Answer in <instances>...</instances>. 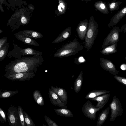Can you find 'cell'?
Returning <instances> with one entry per match:
<instances>
[{
	"mask_svg": "<svg viewBox=\"0 0 126 126\" xmlns=\"http://www.w3.org/2000/svg\"><path fill=\"white\" fill-rule=\"evenodd\" d=\"M71 33V28L66 29L52 42V43H56L65 40L70 36Z\"/></svg>",
	"mask_w": 126,
	"mask_h": 126,
	"instance_id": "2e32d148",
	"label": "cell"
},
{
	"mask_svg": "<svg viewBox=\"0 0 126 126\" xmlns=\"http://www.w3.org/2000/svg\"><path fill=\"white\" fill-rule=\"evenodd\" d=\"M44 118L48 126H58L55 122L46 116H45Z\"/></svg>",
	"mask_w": 126,
	"mask_h": 126,
	"instance_id": "4dcf8cb0",
	"label": "cell"
},
{
	"mask_svg": "<svg viewBox=\"0 0 126 126\" xmlns=\"http://www.w3.org/2000/svg\"><path fill=\"white\" fill-rule=\"evenodd\" d=\"M126 15V6L122 8L111 18L108 24L109 28L116 25Z\"/></svg>",
	"mask_w": 126,
	"mask_h": 126,
	"instance_id": "7c38bea8",
	"label": "cell"
},
{
	"mask_svg": "<svg viewBox=\"0 0 126 126\" xmlns=\"http://www.w3.org/2000/svg\"><path fill=\"white\" fill-rule=\"evenodd\" d=\"M121 29V31L123 32L124 33L126 32V23L122 26Z\"/></svg>",
	"mask_w": 126,
	"mask_h": 126,
	"instance_id": "d590c367",
	"label": "cell"
},
{
	"mask_svg": "<svg viewBox=\"0 0 126 126\" xmlns=\"http://www.w3.org/2000/svg\"><path fill=\"white\" fill-rule=\"evenodd\" d=\"M0 121L1 123H5L6 122L5 113L4 111L0 107Z\"/></svg>",
	"mask_w": 126,
	"mask_h": 126,
	"instance_id": "f546056e",
	"label": "cell"
},
{
	"mask_svg": "<svg viewBox=\"0 0 126 126\" xmlns=\"http://www.w3.org/2000/svg\"><path fill=\"white\" fill-rule=\"evenodd\" d=\"M116 0H112V1H116Z\"/></svg>",
	"mask_w": 126,
	"mask_h": 126,
	"instance_id": "b9f144b4",
	"label": "cell"
},
{
	"mask_svg": "<svg viewBox=\"0 0 126 126\" xmlns=\"http://www.w3.org/2000/svg\"><path fill=\"white\" fill-rule=\"evenodd\" d=\"M104 106L96 108L88 100L84 104L82 108V112L84 115L91 120H95L97 112L102 109Z\"/></svg>",
	"mask_w": 126,
	"mask_h": 126,
	"instance_id": "ba28073f",
	"label": "cell"
},
{
	"mask_svg": "<svg viewBox=\"0 0 126 126\" xmlns=\"http://www.w3.org/2000/svg\"><path fill=\"white\" fill-rule=\"evenodd\" d=\"M44 60L42 55L24 56L11 61L5 67L4 75L20 72L36 73Z\"/></svg>",
	"mask_w": 126,
	"mask_h": 126,
	"instance_id": "6da1fadb",
	"label": "cell"
},
{
	"mask_svg": "<svg viewBox=\"0 0 126 126\" xmlns=\"http://www.w3.org/2000/svg\"><path fill=\"white\" fill-rule=\"evenodd\" d=\"M51 89L58 95L61 100L66 105L68 101L67 92L65 89L63 88L57 87H54L52 86Z\"/></svg>",
	"mask_w": 126,
	"mask_h": 126,
	"instance_id": "4fadbf2b",
	"label": "cell"
},
{
	"mask_svg": "<svg viewBox=\"0 0 126 126\" xmlns=\"http://www.w3.org/2000/svg\"><path fill=\"white\" fill-rule=\"evenodd\" d=\"M109 107L111 111L110 121H114L117 117L122 115L123 110L121 104L115 95L113 97Z\"/></svg>",
	"mask_w": 126,
	"mask_h": 126,
	"instance_id": "5b68a950",
	"label": "cell"
},
{
	"mask_svg": "<svg viewBox=\"0 0 126 126\" xmlns=\"http://www.w3.org/2000/svg\"><path fill=\"white\" fill-rule=\"evenodd\" d=\"M60 5L64 9V6L63 5V4L62 3H60Z\"/></svg>",
	"mask_w": 126,
	"mask_h": 126,
	"instance_id": "ab89813d",
	"label": "cell"
},
{
	"mask_svg": "<svg viewBox=\"0 0 126 126\" xmlns=\"http://www.w3.org/2000/svg\"><path fill=\"white\" fill-rule=\"evenodd\" d=\"M33 98L37 104L40 106L44 105V99L40 92L38 90H36L33 93Z\"/></svg>",
	"mask_w": 126,
	"mask_h": 126,
	"instance_id": "cb8c5ba5",
	"label": "cell"
},
{
	"mask_svg": "<svg viewBox=\"0 0 126 126\" xmlns=\"http://www.w3.org/2000/svg\"><path fill=\"white\" fill-rule=\"evenodd\" d=\"M14 35L18 40L25 44L32 45L37 47L39 46V44L33 38L22 34L15 33Z\"/></svg>",
	"mask_w": 126,
	"mask_h": 126,
	"instance_id": "5bb4252c",
	"label": "cell"
},
{
	"mask_svg": "<svg viewBox=\"0 0 126 126\" xmlns=\"http://www.w3.org/2000/svg\"><path fill=\"white\" fill-rule=\"evenodd\" d=\"M117 43L105 47L100 51L103 54L105 55H109L116 52L117 50Z\"/></svg>",
	"mask_w": 126,
	"mask_h": 126,
	"instance_id": "603a6c76",
	"label": "cell"
},
{
	"mask_svg": "<svg viewBox=\"0 0 126 126\" xmlns=\"http://www.w3.org/2000/svg\"><path fill=\"white\" fill-rule=\"evenodd\" d=\"M83 82V72H80L77 78L75 79L74 84V89L75 92L78 93L80 90Z\"/></svg>",
	"mask_w": 126,
	"mask_h": 126,
	"instance_id": "7402d4cb",
	"label": "cell"
},
{
	"mask_svg": "<svg viewBox=\"0 0 126 126\" xmlns=\"http://www.w3.org/2000/svg\"><path fill=\"white\" fill-rule=\"evenodd\" d=\"M23 113L25 126H35V124L30 117L25 111H23Z\"/></svg>",
	"mask_w": 126,
	"mask_h": 126,
	"instance_id": "83f0119b",
	"label": "cell"
},
{
	"mask_svg": "<svg viewBox=\"0 0 126 126\" xmlns=\"http://www.w3.org/2000/svg\"><path fill=\"white\" fill-rule=\"evenodd\" d=\"M19 116L22 126H25L23 111L22 107L20 105L18 106Z\"/></svg>",
	"mask_w": 126,
	"mask_h": 126,
	"instance_id": "f1b7e54d",
	"label": "cell"
},
{
	"mask_svg": "<svg viewBox=\"0 0 126 126\" xmlns=\"http://www.w3.org/2000/svg\"><path fill=\"white\" fill-rule=\"evenodd\" d=\"M78 60L79 62L80 63L83 62L85 61V59L82 57H80Z\"/></svg>",
	"mask_w": 126,
	"mask_h": 126,
	"instance_id": "74e56055",
	"label": "cell"
},
{
	"mask_svg": "<svg viewBox=\"0 0 126 126\" xmlns=\"http://www.w3.org/2000/svg\"><path fill=\"white\" fill-rule=\"evenodd\" d=\"M27 7L28 9V10L30 12L32 13L34 10L35 9L34 5L32 4H28Z\"/></svg>",
	"mask_w": 126,
	"mask_h": 126,
	"instance_id": "e575fe53",
	"label": "cell"
},
{
	"mask_svg": "<svg viewBox=\"0 0 126 126\" xmlns=\"http://www.w3.org/2000/svg\"><path fill=\"white\" fill-rule=\"evenodd\" d=\"M19 92L16 90L15 91L4 90L1 89L0 90V98H5L10 97Z\"/></svg>",
	"mask_w": 126,
	"mask_h": 126,
	"instance_id": "d4e9b609",
	"label": "cell"
},
{
	"mask_svg": "<svg viewBox=\"0 0 126 126\" xmlns=\"http://www.w3.org/2000/svg\"></svg>",
	"mask_w": 126,
	"mask_h": 126,
	"instance_id": "ee69618b",
	"label": "cell"
},
{
	"mask_svg": "<svg viewBox=\"0 0 126 126\" xmlns=\"http://www.w3.org/2000/svg\"><path fill=\"white\" fill-rule=\"evenodd\" d=\"M110 92L106 90H94L89 92L85 96V98L90 99L101 95L108 93Z\"/></svg>",
	"mask_w": 126,
	"mask_h": 126,
	"instance_id": "44dd1931",
	"label": "cell"
},
{
	"mask_svg": "<svg viewBox=\"0 0 126 126\" xmlns=\"http://www.w3.org/2000/svg\"><path fill=\"white\" fill-rule=\"evenodd\" d=\"M48 93L50 101L52 104L60 108H67L66 105L61 100L57 94L51 88L49 89Z\"/></svg>",
	"mask_w": 126,
	"mask_h": 126,
	"instance_id": "8fae6325",
	"label": "cell"
},
{
	"mask_svg": "<svg viewBox=\"0 0 126 126\" xmlns=\"http://www.w3.org/2000/svg\"><path fill=\"white\" fill-rule=\"evenodd\" d=\"M7 38L3 37L0 39V48H1L3 45L7 41Z\"/></svg>",
	"mask_w": 126,
	"mask_h": 126,
	"instance_id": "836d02e7",
	"label": "cell"
},
{
	"mask_svg": "<svg viewBox=\"0 0 126 126\" xmlns=\"http://www.w3.org/2000/svg\"><path fill=\"white\" fill-rule=\"evenodd\" d=\"M110 93H107L103 94L101 96H98L93 98L90 99V100L96 101L97 103L95 107L96 108L105 106L108 101Z\"/></svg>",
	"mask_w": 126,
	"mask_h": 126,
	"instance_id": "9a60e30c",
	"label": "cell"
},
{
	"mask_svg": "<svg viewBox=\"0 0 126 126\" xmlns=\"http://www.w3.org/2000/svg\"><path fill=\"white\" fill-rule=\"evenodd\" d=\"M100 61V65L104 70L114 75L119 73V71L117 70L115 65L110 61L101 57Z\"/></svg>",
	"mask_w": 126,
	"mask_h": 126,
	"instance_id": "30bf717a",
	"label": "cell"
},
{
	"mask_svg": "<svg viewBox=\"0 0 126 126\" xmlns=\"http://www.w3.org/2000/svg\"><path fill=\"white\" fill-rule=\"evenodd\" d=\"M17 33L35 39L41 38L43 36L42 34L40 32L34 30H25L18 32Z\"/></svg>",
	"mask_w": 126,
	"mask_h": 126,
	"instance_id": "e0dca14e",
	"label": "cell"
},
{
	"mask_svg": "<svg viewBox=\"0 0 126 126\" xmlns=\"http://www.w3.org/2000/svg\"><path fill=\"white\" fill-rule=\"evenodd\" d=\"M121 29L118 27H114L111 30L104 40L101 48L103 49L118 42Z\"/></svg>",
	"mask_w": 126,
	"mask_h": 126,
	"instance_id": "52a82bcc",
	"label": "cell"
},
{
	"mask_svg": "<svg viewBox=\"0 0 126 126\" xmlns=\"http://www.w3.org/2000/svg\"><path fill=\"white\" fill-rule=\"evenodd\" d=\"M58 10L61 12H62V10L61 9V7L60 5H59L58 7Z\"/></svg>",
	"mask_w": 126,
	"mask_h": 126,
	"instance_id": "f35d334b",
	"label": "cell"
},
{
	"mask_svg": "<svg viewBox=\"0 0 126 126\" xmlns=\"http://www.w3.org/2000/svg\"><path fill=\"white\" fill-rule=\"evenodd\" d=\"M0 33H1L2 32H3V31L2 30H1V29L0 30Z\"/></svg>",
	"mask_w": 126,
	"mask_h": 126,
	"instance_id": "60d3db41",
	"label": "cell"
},
{
	"mask_svg": "<svg viewBox=\"0 0 126 126\" xmlns=\"http://www.w3.org/2000/svg\"><path fill=\"white\" fill-rule=\"evenodd\" d=\"M8 122L11 126H22L20 119L18 108L11 104L7 112Z\"/></svg>",
	"mask_w": 126,
	"mask_h": 126,
	"instance_id": "8992f818",
	"label": "cell"
},
{
	"mask_svg": "<svg viewBox=\"0 0 126 126\" xmlns=\"http://www.w3.org/2000/svg\"><path fill=\"white\" fill-rule=\"evenodd\" d=\"M121 69L123 70H126V64H122L121 66Z\"/></svg>",
	"mask_w": 126,
	"mask_h": 126,
	"instance_id": "8d00e7d4",
	"label": "cell"
},
{
	"mask_svg": "<svg viewBox=\"0 0 126 126\" xmlns=\"http://www.w3.org/2000/svg\"><path fill=\"white\" fill-rule=\"evenodd\" d=\"M9 44L7 41L0 48V62L4 60L5 58L6 55H7L8 52V49Z\"/></svg>",
	"mask_w": 126,
	"mask_h": 126,
	"instance_id": "484cf974",
	"label": "cell"
},
{
	"mask_svg": "<svg viewBox=\"0 0 126 126\" xmlns=\"http://www.w3.org/2000/svg\"><path fill=\"white\" fill-rule=\"evenodd\" d=\"M122 3L120 1H112L108 3L109 10L110 12L117 10L120 8L119 6Z\"/></svg>",
	"mask_w": 126,
	"mask_h": 126,
	"instance_id": "4316f807",
	"label": "cell"
},
{
	"mask_svg": "<svg viewBox=\"0 0 126 126\" xmlns=\"http://www.w3.org/2000/svg\"><path fill=\"white\" fill-rule=\"evenodd\" d=\"M10 7L12 10H15L17 8H19L24 6H26L27 3L23 0H7Z\"/></svg>",
	"mask_w": 126,
	"mask_h": 126,
	"instance_id": "d6986e66",
	"label": "cell"
},
{
	"mask_svg": "<svg viewBox=\"0 0 126 126\" xmlns=\"http://www.w3.org/2000/svg\"><path fill=\"white\" fill-rule=\"evenodd\" d=\"M35 75L34 73L25 72L4 75V76L9 79L13 81H25L30 80Z\"/></svg>",
	"mask_w": 126,
	"mask_h": 126,
	"instance_id": "9c48e42d",
	"label": "cell"
},
{
	"mask_svg": "<svg viewBox=\"0 0 126 126\" xmlns=\"http://www.w3.org/2000/svg\"><path fill=\"white\" fill-rule=\"evenodd\" d=\"M55 113L60 116L67 118L74 117L71 110L67 108H62L54 109Z\"/></svg>",
	"mask_w": 126,
	"mask_h": 126,
	"instance_id": "ffe728a7",
	"label": "cell"
},
{
	"mask_svg": "<svg viewBox=\"0 0 126 126\" xmlns=\"http://www.w3.org/2000/svg\"><path fill=\"white\" fill-rule=\"evenodd\" d=\"M125 59L126 60V57H125Z\"/></svg>",
	"mask_w": 126,
	"mask_h": 126,
	"instance_id": "7bdbcfd3",
	"label": "cell"
},
{
	"mask_svg": "<svg viewBox=\"0 0 126 126\" xmlns=\"http://www.w3.org/2000/svg\"><path fill=\"white\" fill-rule=\"evenodd\" d=\"M14 11V13L8 20L7 24L12 29V32L21 26L28 24L32 15L27 6H25L19 8H17Z\"/></svg>",
	"mask_w": 126,
	"mask_h": 126,
	"instance_id": "7a4b0ae2",
	"label": "cell"
},
{
	"mask_svg": "<svg viewBox=\"0 0 126 126\" xmlns=\"http://www.w3.org/2000/svg\"><path fill=\"white\" fill-rule=\"evenodd\" d=\"M110 109V107H108L101 111L98 117L96 126H101L103 124L108 117Z\"/></svg>",
	"mask_w": 126,
	"mask_h": 126,
	"instance_id": "ac0fdd59",
	"label": "cell"
},
{
	"mask_svg": "<svg viewBox=\"0 0 126 126\" xmlns=\"http://www.w3.org/2000/svg\"><path fill=\"white\" fill-rule=\"evenodd\" d=\"M114 78L120 83L126 86V78L118 76L116 75L114 76Z\"/></svg>",
	"mask_w": 126,
	"mask_h": 126,
	"instance_id": "d6a6232c",
	"label": "cell"
},
{
	"mask_svg": "<svg viewBox=\"0 0 126 126\" xmlns=\"http://www.w3.org/2000/svg\"><path fill=\"white\" fill-rule=\"evenodd\" d=\"M5 5L8 10H9L10 7L9 3L6 0H0V10L3 13L4 12L2 7V4Z\"/></svg>",
	"mask_w": 126,
	"mask_h": 126,
	"instance_id": "1f68e13d",
	"label": "cell"
},
{
	"mask_svg": "<svg viewBox=\"0 0 126 126\" xmlns=\"http://www.w3.org/2000/svg\"><path fill=\"white\" fill-rule=\"evenodd\" d=\"M84 47L75 38L70 43L62 46L54 53L53 56L59 58L74 55L82 50Z\"/></svg>",
	"mask_w": 126,
	"mask_h": 126,
	"instance_id": "3957f363",
	"label": "cell"
},
{
	"mask_svg": "<svg viewBox=\"0 0 126 126\" xmlns=\"http://www.w3.org/2000/svg\"><path fill=\"white\" fill-rule=\"evenodd\" d=\"M13 49L9 52L7 55V57L10 58H14L17 59L27 55H42L43 54L42 52H40L32 48H23L14 43L13 44Z\"/></svg>",
	"mask_w": 126,
	"mask_h": 126,
	"instance_id": "277c9868",
	"label": "cell"
}]
</instances>
